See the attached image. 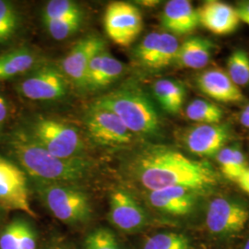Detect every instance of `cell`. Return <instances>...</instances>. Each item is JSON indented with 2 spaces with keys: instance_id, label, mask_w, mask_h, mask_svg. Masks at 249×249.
Returning <instances> with one entry per match:
<instances>
[{
  "instance_id": "39",
  "label": "cell",
  "mask_w": 249,
  "mask_h": 249,
  "mask_svg": "<svg viewBox=\"0 0 249 249\" xmlns=\"http://www.w3.org/2000/svg\"><path fill=\"white\" fill-rule=\"evenodd\" d=\"M60 249V248H55V247H54V248H51V249Z\"/></svg>"
},
{
  "instance_id": "3",
  "label": "cell",
  "mask_w": 249,
  "mask_h": 249,
  "mask_svg": "<svg viewBox=\"0 0 249 249\" xmlns=\"http://www.w3.org/2000/svg\"><path fill=\"white\" fill-rule=\"evenodd\" d=\"M119 117L134 136L155 138L161 132V120L151 99L133 85L116 89L94 102Z\"/></svg>"
},
{
  "instance_id": "31",
  "label": "cell",
  "mask_w": 249,
  "mask_h": 249,
  "mask_svg": "<svg viewBox=\"0 0 249 249\" xmlns=\"http://www.w3.org/2000/svg\"><path fill=\"white\" fill-rule=\"evenodd\" d=\"M20 18L15 6L9 1L0 0V23L18 28Z\"/></svg>"
},
{
  "instance_id": "6",
  "label": "cell",
  "mask_w": 249,
  "mask_h": 249,
  "mask_svg": "<svg viewBox=\"0 0 249 249\" xmlns=\"http://www.w3.org/2000/svg\"><path fill=\"white\" fill-rule=\"evenodd\" d=\"M249 223V205L231 196L213 198L207 208L205 227L217 241H229L244 231Z\"/></svg>"
},
{
  "instance_id": "37",
  "label": "cell",
  "mask_w": 249,
  "mask_h": 249,
  "mask_svg": "<svg viewBox=\"0 0 249 249\" xmlns=\"http://www.w3.org/2000/svg\"><path fill=\"white\" fill-rule=\"evenodd\" d=\"M138 3L141 4V5L145 6V7L152 8V7L157 6V5L160 3V1H155V0H143V1H139Z\"/></svg>"
},
{
  "instance_id": "36",
  "label": "cell",
  "mask_w": 249,
  "mask_h": 249,
  "mask_svg": "<svg viewBox=\"0 0 249 249\" xmlns=\"http://www.w3.org/2000/svg\"><path fill=\"white\" fill-rule=\"evenodd\" d=\"M241 124L249 128V105L242 111L240 115Z\"/></svg>"
},
{
  "instance_id": "8",
  "label": "cell",
  "mask_w": 249,
  "mask_h": 249,
  "mask_svg": "<svg viewBox=\"0 0 249 249\" xmlns=\"http://www.w3.org/2000/svg\"><path fill=\"white\" fill-rule=\"evenodd\" d=\"M84 124L89 138L106 147H123L133 142L131 133L119 117L107 108L92 105L85 114Z\"/></svg>"
},
{
  "instance_id": "14",
  "label": "cell",
  "mask_w": 249,
  "mask_h": 249,
  "mask_svg": "<svg viewBox=\"0 0 249 249\" xmlns=\"http://www.w3.org/2000/svg\"><path fill=\"white\" fill-rule=\"evenodd\" d=\"M104 49H106V42L103 38L86 36L74 45L59 68L75 87L86 89V75L89 63L96 53Z\"/></svg>"
},
{
  "instance_id": "18",
  "label": "cell",
  "mask_w": 249,
  "mask_h": 249,
  "mask_svg": "<svg viewBox=\"0 0 249 249\" xmlns=\"http://www.w3.org/2000/svg\"><path fill=\"white\" fill-rule=\"evenodd\" d=\"M161 26L172 36H187L199 25L196 9L187 0H170L162 10Z\"/></svg>"
},
{
  "instance_id": "11",
  "label": "cell",
  "mask_w": 249,
  "mask_h": 249,
  "mask_svg": "<svg viewBox=\"0 0 249 249\" xmlns=\"http://www.w3.org/2000/svg\"><path fill=\"white\" fill-rule=\"evenodd\" d=\"M179 43L168 33L153 32L145 36L134 51L139 66L150 71H159L176 62Z\"/></svg>"
},
{
  "instance_id": "17",
  "label": "cell",
  "mask_w": 249,
  "mask_h": 249,
  "mask_svg": "<svg viewBox=\"0 0 249 249\" xmlns=\"http://www.w3.org/2000/svg\"><path fill=\"white\" fill-rule=\"evenodd\" d=\"M196 86L210 98L221 103H241L245 96L240 88L222 69H210L198 74Z\"/></svg>"
},
{
  "instance_id": "33",
  "label": "cell",
  "mask_w": 249,
  "mask_h": 249,
  "mask_svg": "<svg viewBox=\"0 0 249 249\" xmlns=\"http://www.w3.org/2000/svg\"><path fill=\"white\" fill-rule=\"evenodd\" d=\"M18 28L0 23V45L7 43L17 32Z\"/></svg>"
},
{
  "instance_id": "24",
  "label": "cell",
  "mask_w": 249,
  "mask_h": 249,
  "mask_svg": "<svg viewBox=\"0 0 249 249\" xmlns=\"http://www.w3.org/2000/svg\"><path fill=\"white\" fill-rule=\"evenodd\" d=\"M142 249H194L187 234L178 231H160L146 237Z\"/></svg>"
},
{
  "instance_id": "12",
  "label": "cell",
  "mask_w": 249,
  "mask_h": 249,
  "mask_svg": "<svg viewBox=\"0 0 249 249\" xmlns=\"http://www.w3.org/2000/svg\"><path fill=\"white\" fill-rule=\"evenodd\" d=\"M108 217L116 229L127 233L142 231L150 223L146 210L124 189H116L111 193Z\"/></svg>"
},
{
  "instance_id": "1",
  "label": "cell",
  "mask_w": 249,
  "mask_h": 249,
  "mask_svg": "<svg viewBox=\"0 0 249 249\" xmlns=\"http://www.w3.org/2000/svg\"><path fill=\"white\" fill-rule=\"evenodd\" d=\"M124 172L147 191L185 187L206 194L220 181L218 173L208 161L192 160L174 148L160 145L136 152L126 160Z\"/></svg>"
},
{
  "instance_id": "26",
  "label": "cell",
  "mask_w": 249,
  "mask_h": 249,
  "mask_svg": "<svg viewBox=\"0 0 249 249\" xmlns=\"http://www.w3.org/2000/svg\"><path fill=\"white\" fill-rule=\"evenodd\" d=\"M227 74L238 86L249 83V55L244 49H236L227 60Z\"/></svg>"
},
{
  "instance_id": "15",
  "label": "cell",
  "mask_w": 249,
  "mask_h": 249,
  "mask_svg": "<svg viewBox=\"0 0 249 249\" xmlns=\"http://www.w3.org/2000/svg\"><path fill=\"white\" fill-rule=\"evenodd\" d=\"M231 138L228 124H197L189 127L184 135V143L191 153L200 157L216 156Z\"/></svg>"
},
{
  "instance_id": "7",
  "label": "cell",
  "mask_w": 249,
  "mask_h": 249,
  "mask_svg": "<svg viewBox=\"0 0 249 249\" xmlns=\"http://www.w3.org/2000/svg\"><path fill=\"white\" fill-rule=\"evenodd\" d=\"M70 84L59 67L43 64L27 73L17 89L22 97L34 102H55L67 96Z\"/></svg>"
},
{
  "instance_id": "29",
  "label": "cell",
  "mask_w": 249,
  "mask_h": 249,
  "mask_svg": "<svg viewBox=\"0 0 249 249\" xmlns=\"http://www.w3.org/2000/svg\"><path fill=\"white\" fill-rule=\"evenodd\" d=\"M83 249H124L116 234L107 228L90 231L83 243Z\"/></svg>"
},
{
  "instance_id": "30",
  "label": "cell",
  "mask_w": 249,
  "mask_h": 249,
  "mask_svg": "<svg viewBox=\"0 0 249 249\" xmlns=\"http://www.w3.org/2000/svg\"><path fill=\"white\" fill-rule=\"evenodd\" d=\"M22 220L9 223L0 233V249H19V235Z\"/></svg>"
},
{
  "instance_id": "32",
  "label": "cell",
  "mask_w": 249,
  "mask_h": 249,
  "mask_svg": "<svg viewBox=\"0 0 249 249\" xmlns=\"http://www.w3.org/2000/svg\"><path fill=\"white\" fill-rule=\"evenodd\" d=\"M19 249H37L36 234L31 225L25 221H21Z\"/></svg>"
},
{
  "instance_id": "10",
  "label": "cell",
  "mask_w": 249,
  "mask_h": 249,
  "mask_svg": "<svg viewBox=\"0 0 249 249\" xmlns=\"http://www.w3.org/2000/svg\"><path fill=\"white\" fill-rule=\"evenodd\" d=\"M0 209L20 211L31 217H36L30 204L25 172L2 156H0Z\"/></svg>"
},
{
  "instance_id": "4",
  "label": "cell",
  "mask_w": 249,
  "mask_h": 249,
  "mask_svg": "<svg viewBox=\"0 0 249 249\" xmlns=\"http://www.w3.org/2000/svg\"><path fill=\"white\" fill-rule=\"evenodd\" d=\"M42 202L53 217L67 224L87 223L92 214L88 194L80 186L35 181Z\"/></svg>"
},
{
  "instance_id": "9",
  "label": "cell",
  "mask_w": 249,
  "mask_h": 249,
  "mask_svg": "<svg viewBox=\"0 0 249 249\" xmlns=\"http://www.w3.org/2000/svg\"><path fill=\"white\" fill-rule=\"evenodd\" d=\"M104 24L107 36L114 43L127 47L142 31V15L133 4L116 1L107 6Z\"/></svg>"
},
{
  "instance_id": "38",
  "label": "cell",
  "mask_w": 249,
  "mask_h": 249,
  "mask_svg": "<svg viewBox=\"0 0 249 249\" xmlns=\"http://www.w3.org/2000/svg\"><path fill=\"white\" fill-rule=\"evenodd\" d=\"M241 249H249V236L246 239V241L244 242V244H243Z\"/></svg>"
},
{
  "instance_id": "35",
  "label": "cell",
  "mask_w": 249,
  "mask_h": 249,
  "mask_svg": "<svg viewBox=\"0 0 249 249\" xmlns=\"http://www.w3.org/2000/svg\"><path fill=\"white\" fill-rule=\"evenodd\" d=\"M241 189L249 195V168L246 170L235 181Z\"/></svg>"
},
{
  "instance_id": "22",
  "label": "cell",
  "mask_w": 249,
  "mask_h": 249,
  "mask_svg": "<svg viewBox=\"0 0 249 249\" xmlns=\"http://www.w3.org/2000/svg\"><path fill=\"white\" fill-rule=\"evenodd\" d=\"M153 95L160 107L171 115L178 114L186 100L185 86L178 80L163 79L153 84Z\"/></svg>"
},
{
  "instance_id": "28",
  "label": "cell",
  "mask_w": 249,
  "mask_h": 249,
  "mask_svg": "<svg viewBox=\"0 0 249 249\" xmlns=\"http://www.w3.org/2000/svg\"><path fill=\"white\" fill-rule=\"evenodd\" d=\"M80 6L71 0H52L45 5L43 10V22L58 18L81 16Z\"/></svg>"
},
{
  "instance_id": "34",
  "label": "cell",
  "mask_w": 249,
  "mask_h": 249,
  "mask_svg": "<svg viewBox=\"0 0 249 249\" xmlns=\"http://www.w3.org/2000/svg\"><path fill=\"white\" fill-rule=\"evenodd\" d=\"M9 117V104L7 99L0 93V130L6 124Z\"/></svg>"
},
{
  "instance_id": "2",
  "label": "cell",
  "mask_w": 249,
  "mask_h": 249,
  "mask_svg": "<svg viewBox=\"0 0 249 249\" xmlns=\"http://www.w3.org/2000/svg\"><path fill=\"white\" fill-rule=\"evenodd\" d=\"M8 145L19 167L35 181L80 186L94 175L95 166L91 160L55 157L36 142L25 129L11 135Z\"/></svg>"
},
{
  "instance_id": "19",
  "label": "cell",
  "mask_w": 249,
  "mask_h": 249,
  "mask_svg": "<svg viewBox=\"0 0 249 249\" xmlns=\"http://www.w3.org/2000/svg\"><path fill=\"white\" fill-rule=\"evenodd\" d=\"M124 71V65L104 49L96 53L89 63L86 75V89H105L118 80Z\"/></svg>"
},
{
  "instance_id": "16",
  "label": "cell",
  "mask_w": 249,
  "mask_h": 249,
  "mask_svg": "<svg viewBox=\"0 0 249 249\" xmlns=\"http://www.w3.org/2000/svg\"><path fill=\"white\" fill-rule=\"evenodd\" d=\"M196 11L199 24L216 36L231 35L240 23L235 8L222 1H206Z\"/></svg>"
},
{
  "instance_id": "27",
  "label": "cell",
  "mask_w": 249,
  "mask_h": 249,
  "mask_svg": "<svg viewBox=\"0 0 249 249\" xmlns=\"http://www.w3.org/2000/svg\"><path fill=\"white\" fill-rule=\"evenodd\" d=\"M43 23L49 36L56 41H63L80 30L82 23V15L53 19Z\"/></svg>"
},
{
  "instance_id": "25",
  "label": "cell",
  "mask_w": 249,
  "mask_h": 249,
  "mask_svg": "<svg viewBox=\"0 0 249 249\" xmlns=\"http://www.w3.org/2000/svg\"><path fill=\"white\" fill-rule=\"evenodd\" d=\"M186 116L189 120L202 124H220L223 119V111L212 102L195 99L187 106Z\"/></svg>"
},
{
  "instance_id": "20",
  "label": "cell",
  "mask_w": 249,
  "mask_h": 249,
  "mask_svg": "<svg viewBox=\"0 0 249 249\" xmlns=\"http://www.w3.org/2000/svg\"><path fill=\"white\" fill-rule=\"evenodd\" d=\"M213 48V43L208 38L190 37L179 45L175 63L186 69H203L210 62Z\"/></svg>"
},
{
  "instance_id": "13",
  "label": "cell",
  "mask_w": 249,
  "mask_h": 249,
  "mask_svg": "<svg viewBox=\"0 0 249 249\" xmlns=\"http://www.w3.org/2000/svg\"><path fill=\"white\" fill-rule=\"evenodd\" d=\"M205 193L194 188L174 187L148 191L147 202L154 211L173 217L193 213Z\"/></svg>"
},
{
  "instance_id": "21",
  "label": "cell",
  "mask_w": 249,
  "mask_h": 249,
  "mask_svg": "<svg viewBox=\"0 0 249 249\" xmlns=\"http://www.w3.org/2000/svg\"><path fill=\"white\" fill-rule=\"evenodd\" d=\"M39 64L37 53L23 46L0 54V81L32 71Z\"/></svg>"
},
{
  "instance_id": "5",
  "label": "cell",
  "mask_w": 249,
  "mask_h": 249,
  "mask_svg": "<svg viewBox=\"0 0 249 249\" xmlns=\"http://www.w3.org/2000/svg\"><path fill=\"white\" fill-rule=\"evenodd\" d=\"M36 142L61 159L85 157V144L79 130L60 120L37 116L25 129Z\"/></svg>"
},
{
  "instance_id": "23",
  "label": "cell",
  "mask_w": 249,
  "mask_h": 249,
  "mask_svg": "<svg viewBox=\"0 0 249 249\" xmlns=\"http://www.w3.org/2000/svg\"><path fill=\"white\" fill-rule=\"evenodd\" d=\"M216 158L223 176L233 182L249 168L243 151L237 147H224Z\"/></svg>"
}]
</instances>
